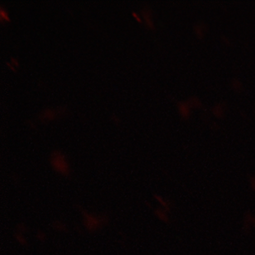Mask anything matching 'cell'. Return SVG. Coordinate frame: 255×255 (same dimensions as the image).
Here are the masks:
<instances>
[{"label": "cell", "mask_w": 255, "mask_h": 255, "mask_svg": "<svg viewBox=\"0 0 255 255\" xmlns=\"http://www.w3.org/2000/svg\"><path fill=\"white\" fill-rule=\"evenodd\" d=\"M1 17H2H2H5V18H6V19L7 20H9L8 19V17H7V15L6 14V12H4V11H3V9H1Z\"/></svg>", "instance_id": "3"}, {"label": "cell", "mask_w": 255, "mask_h": 255, "mask_svg": "<svg viewBox=\"0 0 255 255\" xmlns=\"http://www.w3.org/2000/svg\"><path fill=\"white\" fill-rule=\"evenodd\" d=\"M51 162L54 169H56L58 172H60L64 175H66L69 173V166H68L67 162L65 160V156L60 152L55 151L52 153Z\"/></svg>", "instance_id": "1"}, {"label": "cell", "mask_w": 255, "mask_h": 255, "mask_svg": "<svg viewBox=\"0 0 255 255\" xmlns=\"http://www.w3.org/2000/svg\"><path fill=\"white\" fill-rule=\"evenodd\" d=\"M84 222H85V227L89 231H95L97 229H99L101 225L99 217L85 212H84Z\"/></svg>", "instance_id": "2"}]
</instances>
